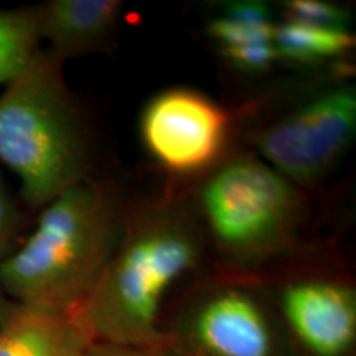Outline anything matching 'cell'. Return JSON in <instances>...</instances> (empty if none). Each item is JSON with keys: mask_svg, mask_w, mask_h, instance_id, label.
<instances>
[{"mask_svg": "<svg viewBox=\"0 0 356 356\" xmlns=\"http://www.w3.org/2000/svg\"><path fill=\"white\" fill-rule=\"evenodd\" d=\"M202 236L178 204H155L122 226L121 238L76 314L92 341L160 348L168 291L195 269Z\"/></svg>", "mask_w": 356, "mask_h": 356, "instance_id": "cell-1", "label": "cell"}, {"mask_svg": "<svg viewBox=\"0 0 356 356\" xmlns=\"http://www.w3.org/2000/svg\"><path fill=\"white\" fill-rule=\"evenodd\" d=\"M124 222L109 191L84 180L43 207L19 249L0 259V289L19 307L74 310L113 256Z\"/></svg>", "mask_w": 356, "mask_h": 356, "instance_id": "cell-2", "label": "cell"}, {"mask_svg": "<svg viewBox=\"0 0 356 356\" xmlns=\"http://www.w3.org/2000/svg\"><path fill=\"white\" fill-rule=\"evenodd\" d=\"M0 162L20 178L30 207L50 203L86 180V147L61 74V60L40 50L0 95Z\"/></svg>", "mask_w": 356, "mask_h": 356, "instance_id": "cell-3", "label": "cell"}, {"mask_svg": "<svg viewBox=\"0 0 356 356\" xmlns=\"http://www.w3.org/2000/svg\"><path fill=\"white\" fill-rule=\"evenodd\" d=\"M200 208L218 246L239 261L282 251L300 216V197L264 160L236 157L204 181Z\"/></svg>", "mask_w": 356, "mask_h": 356, "instance_id": "cell-4", "label": "cell"}, {"mask_svg": "<svg viewBox=\"0 0 356 356\" xmlns=\"http://www.w3.org/2000/svg\"><path fill=\"white\" fill-rule=\"evenodd\" d=\"M356 132V89L341 84L302 102L257 137L269 167L292 185L310 186L340 160Z\"/></svg>", "mask_w": 356, "mask_h": 356, "instance_id": "cell-5", "label": "cell"}, {"mask_svg": "<svg viewBox=\"0 0 356 356\" xmlns=\"http://www.w3.org/2000/svg\"><path fill=\"white\" fill-rule=\"evenodd\" d=\"M165 335L167 356H291L267 310L239 287L207 292Z\"/></svg>", "mask_w": 356, "mask_h": 356, "instance_id": "cell-6", "label": "cell"}, {"mask_svg": "<svg viewBox=\"0 0 356 356\" xmlns=\"http://www.w3.org/2000/svg\"><path fill=\"white\" fill-rule=\"evenodd\" d=\"M228 134V113L211 97L188 88L159 92L140 115L147 152L163 168L180 175L203 172L216 163Z\"/></svg>", "mask_w": 356, "mask_h": 356, "instance_id": "cell-7", "label": "cell"}, {"mask_svg": "<svg viewBox=\"0 0 356 356\" xmlns=\"http://www.w3.org/2000/svg\"><path fill=\"white\" fill-rule=\"evenodd\" d=\"M280 310L289 330L312 356H348L356 341V293L327 279L297 280L284 287Z\"/></svg>", "mask_w": 356, "mask_h": 356, "instance_id": "cell-8", "label": "cell"}, {"mask_svg": "<svg viewBox=\"0 0 356 356\" xmlns=\"http://www.w3.org/2000/svg\"><path fill=\"white\" fill-rule=\"evenodd\" d=\"M270 7L257 0L226 2L207 25L218 50L244 73H264L277 61Z\"/></svg>", "mask_w": 356, "mask_h": 356, "instance_id": "cell-9", "label": "cell"}, {"mask_svg": "<svg viewBox=\"0 0 356 356\" xmlns=\"http://www.w3.org/2000/svg\"><path fill=\"white\" fill-rule=\"evenodd\" d=\"M122 3L115 0H51L38 7L40 40L53 56L81 55L101 48L115 30Z\"/></svg>", "mask_w": 356, "mask_h": 356, "instance_id": "cell-10", "label": "cell"}, {"mask_svg": "<svg viewBox=\"0 0 356 356\" xmlns=\"http://www.w3.org/2000/svg\"><path fill=\"white\" fill-rule=\"evenodd\" d=\"M91 341L76 309L50 312L15 305L0 327V356H81Z\"/></svg>", "mask_w": 356, "mask_h": 356, "instance_id": "cell-11", "label": "cell"}, {"mask_svg": "<svg viewBox=\"0 0 356 356\" xmlns=\"http://www.w3.org/2000/svg\"><path fill=\"white\" fill-rule=\"evenodd\" d=\"M355 47L350 30H330L286 22L275 25L274 48L277 60L297 65H317L333 60Z\"/></svg>", "mask_w": 356, "mask_h": 356, "instance_id": "cell-12", "label": "cell"}, {"mask_svg": "<svg viewBox=\"0 0 356 356\" xmlns=\"http://www.w3.org/2000/svg\"><path fill=\"white\" fill-rule=\"evenodd\" d=\"M38 7L0 10V84L17 79L40 51Z\"/></svg>", "mask_w": 356, "mask_h": 356, "instance_id": "cell-13", "label": "cell"}, {"mask_svg": "<svg viewBox=\"0 0 356 356\" xmlns=\"http://www.w3.org/2000/svg\"><path fill=\"white\" fill-rule=\"evenodd\" d=\"M286 22L330 30H350L351 15L346 8L327 0H287L282 6Z\"/></svg>", "mask_w": 356, "mask_h": 356, "instance_id": "cell-14", "label": "cell"}, {"mask_svg": "<svg viewBox=\"0 0 356 356\" xmlns=\"http://www.w3.org/2000/svg\"><path fill=\"white\" fill-rule=\"evenodd\" d=\"M19 229L20 213L0 177V259L13 251Z\"/></svg>", "mask_w": 356, "mask_h": 356, "instance_id": "cell-15", "label": "cell"}, {"mask_svg": "<svg viewBox=\"0 0 356 356\" xmlns=\"http://www.w3.org/2000/svg\"><path fill=\"white\" fill-rule=\"evenodd\" d=\"M81 356H167L160 348H144V346H129L115 343L91 341Z\"/></svg>", "mask_w": 356, "mask_h": 356, "instance_id": "cell-16", "label": "cell"}, {"mask_svg": "<svg viewBox=\"0 0 356 356\" xmlns=\"http://www.w3.org/2000/svg\"><path fill=\"white\" fill-rule=\"evenodd\" d=\"M13 307H15V305H12L10 302H8L7 296L3 293L2 289H0V327H2V325L7 322L8 317H10Z\"/></svg>", "mask_w": 356, "mask_h": 356, "instance_id": "cell-17", "label": "cell"}]
</instances>
